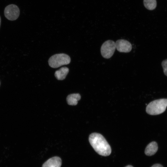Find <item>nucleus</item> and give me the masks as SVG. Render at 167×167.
Returning <instances> with one entry per match:
<instances>
[{
	"mask_svg": "<svg viewBox=\"0 0 167 167\" xmlns=\"http://www.w3.org/2000/svg\"><path fill=\"white\" fill-rule=\"evenodd\" d=\"M69 69L66 67H63L55 72L54 75L57 79L58 80L65 79L68 73Z\"/></svg>",
	"mask_w": 167,
	"mask_h": 167,
	"instance_id": "9",
	"label": "nucleus"
},
{
	"mask_svg": "<svg viewBox=\"0 0 167 167\" xmlns=\"http://www.w3.org/2000/svg\"><path fill=\"white\" fill-rule=\"evenodd\" d=\"M158 146L156 142L153 141L148 144L145 150V153L148 156H152L155 154L158 150Z\"/></svg>",
	"mask_w": 167,
	"mask_h": 167,
	"instance_id": "8",
	"label": "nucleus"
},
{
	"mask_svg": "<svg viewBox=\"0 0 167 167\" xmlns=\"http://www.w3.org/2000/svg\"><path fill=\"white\" fill-rule=\"evenodd\" d=\"M167 106V99L162 98L154 100L147 106L146 112L151 115H157L163 113Z\"/></svg>",
	"mask_w": 167,
	"mask_h": 167,
	"instance_id": "2",
	"label": "nucleus"
},
{
	"mask_svg": "<svg viewBox=\"0 0 167 167\" xmlns=\"http://www.w3.org/2000/svg\"><path fill=\"white\" fill-rule=\"evenodd\" d=\"M81 98V96L79 93H74L68 95L67 98V103L69 105H75Z\"/></svg>",
	"mask_w": 167,
	"mask_h": 167,
	"instance_id": "10",
	"label": "nucleus"
},
{
	"mask_svg": "<svg viewBox=\"0 0 167 167\" xmlns=\"http://www.w3.org/2000/svg\"><path fill=\"white\" fill-rule=\"evenodd\" d=\"M115 44L116 49L119 52L128 53L131 50L132 46L131 43L126 40H118Z\"/></svg>",
	"mask_w": 167,
	"mask_h": 167,
	"instance_id": "6",
	"label": "nucleus"
},
{
	"mask_svg": "<svg viewBox=\"0 0 167 167\" xmlns=\"http://www.w3.org/2000/svg\"><path fill=\"white\" fill-rule=\"evenodd\" d=\"M161 65L164 73L165 75L167 76V59L163 60L161 62Z\"/></svg>",
	"mask_w": 167,
	"mask_h": 167,
	"instance_id": "12",
	"label": "nucleus"
},
{
	"mask_svg": "<svg viewBox=\"0 0 167 167\" xmlns=\"http://www.w3.org/2000/svg\"><path fill=\"white\" fill-rule=\"evenodd\" d=\"M70 57L64 54H54L50 57L48 61L49 66L53 68H57L62 66L69 64Z\"/></svg>",
	"mask_w": 167,
	"mask_h": 167,
	"instance_id": "3",
	"label": "nucleus"
},
{
	"mask_svg": "<svg viewBox=\"0 0 167 167\" xmlns=\"http://www.w3.org/2000/svg\"><path fill=\"white\" fill-rule=\"evenodd\" d=\"M125 167H133L131 165H128Z\"/></svg>",
	"mask_w": 167,
	"mask_h": 167,
	"instance_id": "14",
	"label": "nucleus"
},
{
	"mask_svg": "<svg viewBox=\"0 0 167 167\" xmlns=\"http://www.w3.org/2000/svg\"></svg>",
	"mask_w": 167,
	"mask_h": 167,
	"instance_id": "16",
	"label": "nucleus"
},
{
	"mask_svg": "<svg viewBox=\"0 0 167 167\" xmlns=\"http://www.w3.org/2000/svg\"><path fill=\"white\" fill-rule=\"evenodd\" d=\"M19 9L14 4H10L6 6L4 10V15L8 20L11 21L16 19L19 15Z\"/></svg>",
	"mask_w": 167,
	"mask_h": 167,
	"instance_id": "5",
	"label": "nucleus"
},
{
	"mask_svg": "<svg viewBox=\"0 0 167 167\" xmlns=\"http://www.w3.org/2000/svg\"><path fill=\"white\" fill-rule=\"evenodd\" d=\"M143 4L145 7L150 10L154 9L156 6V0H143Z\"/></svg>",
	"mask_w": 167,
	"mask_h": 167,
	"instance_id": "11",
	"label": "nucleus"
},
{
	"mask_svg": "<svg viewBox=\"0 0 167 167\" xmlns=\"http://www.w3.org/2000/svg\"><path fill=\"white\" fill-rule=\"evenodd\" d=\"M116 48L115 42L112 40H108L105 41L101 48V54L103 57L108 59L113 55Z\"/></svg>",
	"mask_w": 167,
	"mask_h": 167,
	"instance_id": "4",
	"label": "nucleus"
},
{
	"mask_svg": "<svg viewBox=\"0 0 167 167\" xmlns=\"http://www.w3.org/2000/svg\"><path fill=\"white\" fill-rule=\"evenodd\" d=\"M89 140L94 149L99 155L107 156L111 154V149L109 145L101 134L92 133L89 136Z\"/></svg>",
	"mask_w": 167,
	"mask_h": 167,
	"instance_id": "1",
	"label": "nucleus"
},
{
	"mask_svg": "<svg viewBox=\"0 0 167 167\" xmlns=\"http://www.w3.org/2000/svg\"><path fill=\"white\" fill-rule=\"evenodd\" d=\"M1 18H0V24H1Z\"/></svg>",
	"mask_w": 167,
	"mask_h": 167,
	"instance_id": "15",
	"label": "nucleus"
},
{
	"mask_svg": "<svg viewBox=\"0 0 167 167\" xmlns=\"http://www.w3.org/2000/svg\"><path fill=\"white\" fill-rule=\"evenodd\" d=\"M151 167H163L160 164H156L153 165Z\"/></svg>",
	"mask_w": 167,
	"mask_h": 167,
	"instance_id": "13",
	"label": "nucleus"
},
{
	"mask_svg": "<svg viewBox=\"0 0 167 167\" xmlns=\"http://www.w3.org/2000/svg\"><path fill=\"white\" fill-rule=\"evenodd\" d=\"M62 164L61 158L55 156L48 159L42 165V167H61Z\"/></svg>",
	"mask_w": 167,
	"mask_h": 167,
	"instance_id": "7",
	"label": "nucleus"
}]
</instances>
